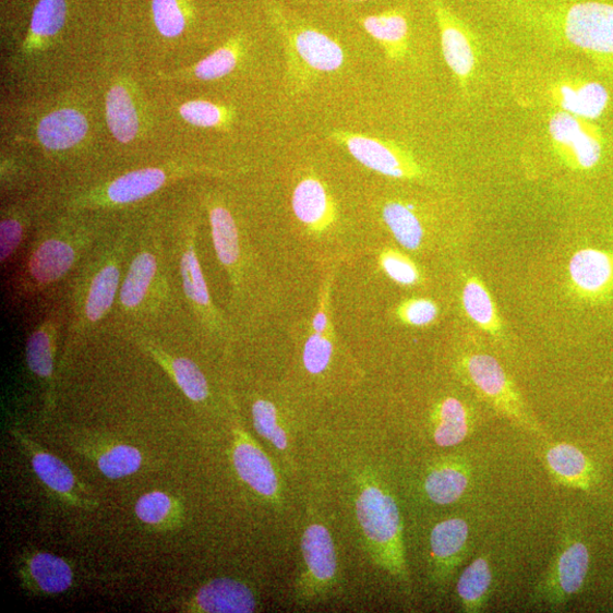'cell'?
<instances>
[{"label":"cell","mask_w":613,"mask_h":613,"mask_svg":"<svg viewBox=\"0 0 613 613\" xmlns=\"http://www.w3.org/2000/svg\"><path fill=\"white\" fill-rule=\"evenodd\" d=\"M509 8L519 21L536 32L581 50L613 56V5L599 2L544 4L515 0Z\"/></svg>","instance_id":"obj_1"},{"label":"cell","mask_w":613,"mask_h":613,"mask_svg":"<svg viewBox=\"0 0 613 613\" xmlns=\"http://www.w3.org/2000/svg\"><path fill=\"white\" fill-rule=\"evenodd\" d=\"M357 518L376 564L404 585L409 584L402 519L395 496L368 481L356 501Z\"/></svg>","instance_id":"obj_2"},{"label":"cell","mask_w":613,"mask_h":613,"mask_svg":"<svg viewBox=\"0 0 613 613\" xmlns=\"http://www.w3.org/2000/svg\"><path fill=\"white\" fill-rule=\"evenodd\" d=\"M462 365L473 389L498 414L529 433L544 435L517 386L494 357L471 354L462 360Z\"/></svg>","instance_id":"obj_3"},{"label":"cell","mask_w":613,"mask_h":613,"mask_svg":"<svg viewBox=\"0 0 613 613\" xmlns=\"http://www.w3.org/2000/svg\"><path fill=\"white\" fill-rule=\"evenodd\" d=\"M590 566V550L579 531L566 529L553 562L534 589V601L552 610L564 608L582 590Z\"/></svg>","instance_id":"obj_4"},{"label":"cell","mask_w":613,"mask_h":613,"mask_svg":"<svg viewBox=\"0 0 613 613\" xmlns=\"http://www.w3.org/2000/svg\"><path fill=\"white\" fill-rule=\"evenodd\" d=\"M549 134L555 154L574 171H590L602 159L604 137L591 120L554 111Z\"/></svg>","instance_id":"obj_5"},{"label":"cell","mask_w":613,"mask_h":613,"mask_svg":"<svg viewBox=\"0 0 613 613\" xmlns=\"http://www.w3.org/2000/svg\"><path fill=\"white\" fill-rule=\"evenodd\" d=\"M445 62L466 91L478 67V40L470 27L443 0H431Z\"/></svg>","instance_id":"obj_6"},{"label":"cell","mask_w":613,"mask_h":613,"mask_svg":"<svg viewBox=\"0 0 613 613\" xmlns=\"http://www.w3.org/2000/svg\"><path fill=\"white\" fill-rule=\"evenodd\" d=\"M13 437L29 458L38 479L67 504L81 508L95 506L92 503L87 489L74 477L71 468L60 458L40 448L27 435L14 430Z\"/></svg>","instance_id":"obj_7"},{"label":"cell","mask_w":613,"mask_h":613,"mask_svg":"<svg viewBox=\"0 0 613 613\" xmlns=\"http://www.w3.org/2000/svg\"><path fill=\"white\" fill-rule=\"evenodd\" d=\"M337 137L359 163L380 175L396 179L422 176L412 156L392 143L359 134L340 133Z\"/></svg>","instance_id":"obj_8"},{"label":"cell","mask_w":613,"mask_h":613,"mask_svg":"<svg viewBox=\"0 0 613 613\" xmlns=\"http://www.w3.org/2000/svg\"><path fill=\"white\" fill-rule=\"evenodd\" d=\"M568 275L575 296L592 303L603 302L613 295V254L594 248L580 249L570 259Z\"/></svg>","instance_id":"obj_9"},{"label":"cell","mask_w":613,"mask_h":613,"mask_svg":"<svg viewBox=\"0 0 613 613\" xmlns=\"http://www.w3.org/2000/svg\"><path fill=\"white\" fill-rule=\"evenodd\" d=\"M75 448L96 462L103 476L109 480L131 477L144 462L142 453L132 445L99 435L79 436Z\"/></svg>","instance_id":"obj_10"},{"label":"cell","mask_w":613,"mask_h":613,"mask_svg":"<svg viewBox=\"0 0 613 613\" xmlns=\"http://www.w3.org/2000/svg\"><path fill=\"white\" fill-rule=\"evenodd\" d=\"M469 526L462 518H450L434 526L431 533L433 577L447 582L465 560L468 550Z\"/></svg>","instance_id":"obj_11"},{"label":"cell","mask_w":613,"mask_h":613,"mask_svg":"<svg viewBox=\"0 0 613 613\" xmlns=\"http://www.w3.org/2000/svg\"><path fill=\"white\" fill-rule=\"evenodd\" d=\"M233 465L239 478L260 495L276 500L280 484L271 459L243 430L236 432Z\"/></svg>","instance_id":"obj_12"},{"label":"cell","mask_w":613,"mask_h":613,"mask_svg":"<svg viewBox=\"0 0 613 613\" xmlns=\"http://www.w3.org/2000/svg\"><path fill=\"white\" fill-rule=\"evenodd\" d=\"M20 576L26 589L48 597L65 593L74 580L72 566L67 561L41 551L23 556Z\"/></svg>","instance_id":"obj_13"},{"label":"cell","mask_w":613,"mask_h":613,"mask_svg":"<svg viewBox=\"0 0 613 613\" xmlns=\"http://www.w3.org/2000/svg\"><path fill=\"white\" fill-rule=\"evenodd\" d=\"M544 458L550 478L561 486L589 492L599 481L594 464L573 444H552Z\"/></svg>","instance_id":"obj_14"},{"label":"cell","mask_w":613,"mask_h":613,"mask_svg":"<svg viewBox=\"0 0 613 613\" xmlns=\"http://www.w3.org/2000/svg\"><path fill=\"white\" fill-rule=\"evenodd\" d=\"M257 606L255 594L245 584L217 578L206 585L185 605L189 612L250 613Z\"/></svg>","instance_id":"obj_15"},{"label":"cell","mask_w":613,"mask_h":613,"mask_svg":"<svg viewBox=\"0 0 613 613\" xmlns=\"http://www.w3.org/2000/svg\"><path fill=\"white\" fill-rule=\"evenodd\" d=\"M550 94L561 110L591 121L604 113L610 99L608 91L601 83L581 77L555 82Z\"/></svg>","instance_id":"obj_16"},{"label":"cell","mask_w":613,"mask_h":613,"mask_svg":"<svg viewBox=\"0 0 613 613\" xmlns=\"http://www.w3.org/2000/svg\"><path fill=\"white\" fill-rule=\"evenodd\" d=\"M301 551L306 566L305 580L315 590L329 587L337 576L338 560L327 528L320 524L306 528L301 540Z\"/></svg>","instance_id":"obj_17"},{"label":"cell","mask_w":613,"mask_h":613,"mask_svg":"<svg viewBox=\"0 0 613 613\" xmlns=\"http://www.w3.org/2000/svg\"><path fill=\"white\" fill-rule=\"evenodd\" d=\"M470 480L471 467L466 459H443L430 469L424 491L433 504L449 506L466 494Z\"/></svg>","instance_id":"obj_18"},{"label":"cell","mask_w":613,"mask_h":613,"mask_svg":"<svg viewBox=\"0 0 613 613\" xmlns=\"http://www.w3.org/2000/svg\"><path fill=\"white\" fill-rule=\"evenodd\" d=\"M76 260V249L65 240L48 239L40 243L29 263L27 275L38 286H49L58 283L73 267Z\"/></svg>","instance_id":"obj_19"},{"label":"cell","mask_w":613,"mask_h":613,"mask_svg":"<svg viewBox=\"0 0 613 613\" xmlns=\"http://www.w3.org/2000/svg\"><path fill=\"white\" fill-rule=\"evenodd\" d=\"M432 423L435 444L441 448H452L470 435L473 418L470 409L461 400L449 397L436 406Z\"/></svg>","instance_id":"obj_20"},{"label":"cell","mask_w":613,"mask_h":613,"mask_svg":"<svg viewBox=\"0 0 613 613\" xmlns=\"http://www.w3.org/2000/svg\"><path fill=\"white\" fill-rule=\"evenodd\" d=\"M293 44L303 62L316 71H337L345 62L340 45L311 27H299Z\"/></svg>","instance_id":"obj_21"},{"label":"cell","mask_w":613,"mask_h":613,"mask_svg":"<svg viewBox=\"0 0 613 613\" xmlns=\"http://www.w3.org/2000/svg\"><path fill=\"white\" fill-rule=\"evenodd\" d=\"M88 122L74 109L56 110L41 120L38 136L41 144L51 151L73 147L86 136Z\"/></svg>","instance_id":"obj_22"},{"label":"cell","mask_w":613,"mask_h":613,"mask_svg":"<svg viewBox=\"0 0 613 613\" xmlns=\"http://www.w3.org/2000/svg\"><path fill=\"white\" fill-rule=\"evenodd\" d=\"M362 26L386 50L392 60L405 58L409 41V21L401 10H389L361 20Z\"/></svg>","instance_id":"obj_23"},{"label":"cell","mask_w":613,"mask_h":613,"mask_svg":"<svg viewBox=\"0 0 613 613\" xmlns=\"http://www.w3.org/2000/svg\"><path fill=\"white\" fill-rule=\"evenodd\" d=\"M493 573L486 558L473 561L460 575L457 582V594L464 612H482L491 597Z\"/></svg>","instance_id":"obj_24"},{"label":"cell","mask_w":613,"mask_h":613,"mask_svg":"<svg viewBox=\"0 0 613 613\" xmlns=\"http://www.w3.org/2000/svg\"><path fill=\"white\" fill-rule=\"evenodd\" d=\"M292 206L298 219L313 229L330 220L332 202L324 185L316 179H304L293 192Z\"/></svg>","instance_id":"obj_25"},{"label":"cell","mask_w":613,"mask_h":613,"mask_svg":"<svg viewBox=\"0 0 613 613\" xmlns=\"http://www.w3.org/2000/svg\"><path fill=\"white\" fill-rule=\"evenodd\" d=\"M167 181V175L160 169H145L130 172L106 189V199L111 204L124 205L142 201Z\"/></svg>","instance_id":"obj_26"},{"label":"cell","mask_w":613,"mask_h":613,"mask_svg":"<svg viewBox=\"0 0 613 613\" xmlns=\"http://www.w3.org/2000/svg\"><path fill=\"white\" fill-rule=\"evenodd\" d=\"M158 364L170 374L180 387L181 392L193 402H203L208 398V383L193 361L187 358H175L166 354L161 350L148 347Z\"/></svg>","instance_id":"obj_27"},{"label":"cell","mask_w":613,"mask_h":613,"mask_svg":"<svg viewBox=\"0 0 613 613\" xmlns=\"http://www.w3.org/2000/svg\"><path fill=\"white\" fill-rule=\"evenodd\" d=\"M462 304L468 317L491 336L503 333V321L485 285L477 276H470L462 290Z\"/></svg>","instance_id":"obj_28"},{"label":"cell","mask_w":613,"mask_h":613,"mask_svg":"<svg viewBox=\"0 0 613 613\" xmlns=\"http://www.w3.org/2000/svg\"><path fill=\"white\" fill-rule=\"evenodd\" d=\"M120 278V266L115 262L104 265L96 273L85 304V314L91 322L100 321L109 312L119 290Z\"/></svg>","instance_id":"obj_29"},{"label":"cell","mask_w":613,"mask_h":613,"mask_svg":"<svg viewBox=\"0 0 613 613\" xmlns=\"http://www.w3.org/2000/svg\"><path fill=\"white\" fill-rule=\"evenodd\" d=\"M108 127L121 143L132 142L139 130L136 110L130 95L122 86L111 88L106 99Z\"/></svg>","instance_id":"obj_30"},{"label":"cell","mask_w":613,"mask_h":613,"mask_svg":"<svg viewBox=\"0 0 613 613\" xmlns=\"http://www.w3.org/2000/svg\"><path fill=\"white\" fill-rule=\"evenodd\" d=\"M156 273L157 260L153 254L141 253L134 259L120 292L125 309H136L144 301Z\"/></svg>","instance_id":"obj_31"},{"label":"cell","mask_w":613,"mask_h":613,"mask_svg":"<svg viewBox=\"0 0 613 613\" xmlns=\"http://www.w3.org/2000/svg\"><path fill=\"white\" fill-rule=\"evenodd\" d=\"M209 217L216 255L223 265L232 267L240 255L235 218L229 211L223 207H214Z\"/></svg>","instance_id":"obj_32"},{"label":"cell","mask_w":613,"mask_h":613,"mask_svg":"<svg viewBox=\"0 0 613 613\" xmlns=\"http://www.w3.org/2000/svg\"><path fill=\"white\" fill-rule=\"evenodd\" d=\"M383 218L402 247L409 250L421 247L424 230L420 218L410 207L401 203H388L384 207Z\"/></svg>","instance_id":"obj_33"},{"label":"cell","mask_w":613,"mask_h":613,"mask_svg":"<svg viewBox=\"0 0 613 613\" xmlns=\"http://www.w3.org/2000/svg\"><path fill=\"white\" fill-rule=\"evenodd\" d=\"M55 332L51 324H45L32 334L26 344L27 366L48 384L52 383L53 375Z\"/></svg>","instance_id":"obj_34"},{"label":"cell","mask_w":613,"mask_h":613,"mask_svg":"<svg viewBox=\"0 0 613 613\" xmlns=\"http://www.w3.org/2000/svg\"><path fill=\"white\" fill-rule=\"evenodd\" d=\"M181 275L187 297L203 310L211 306V297L203 269L193 244H189L181 259Z\"/></svg>","instance_id":"obj_35"},{"label":"cell","mask_w":613,"mask_h":613,"mask_svg":"<svg viewBox=\"0 0 613 613\" xmlns=\"http://www.w3.org/2000/svg\"><path fill=\"white\" fill-rule=\"evenodd\" d=\"M135 515L149 526L169 525L178 516L176 500L161 491H153L137 500Z\"/></svg>","instance_id":"obj_36"},{"label":"cell","mask_w":613,"mask_h":613,"mask_svg":"<svg viewBox=\"0 0 613 613\" xmlns=\"http://www.w3.org/2000/svg\"><path fill=\"white\" fill-rule=\"evenodd\" d=\"M65 17V0H40L34 12L32 32L38 37H51L62 29Z\"/></svg>","instance_id":"obj_37"},{"label":"cell","mask_w":613,"mask_h":613,"mask_svg":"<svg viewBox=\"0 0 613 613\" xmlns=\"http://www.w3.org/2000/svg\"><path fill=\"white\" fill-rule=\"evenodd\" d=\"M253 420L257 433L272 442L277 450L288 448V436L286 431L277 422L275 406L266 400H259L253 406Z\"/></svg>","instance_id":"obj_38"},{"label":"cell","mask_w":613,"mask_h":613,"mask_svg":"<svg viewBox=\"0 0 613 613\" xmlns=\"http://www.w3.org/2000/svg\"><path fill=\"white\" fill-rule=\"evenodd\" d=\"M237 51L233 47L219 48L194 67V76L201 80H216L228 75L237 65Z\"/></svg>","instance_id":"obj_39"},{"label":"cell","mask_w":613,"mask_h":613,"mask_svg":"<svg viewBox=\"0 0 613 613\" xmlns=\"http://www.w3.org/2000/svg\"><path fill=\"white\" fill-rule=\"evenodd\" d=\"M153 13L163 36L173 38L183 32L185 20L177 0H153Z\"/></svg>","instance_id":"obj_40"},{"label":"cell","mask_w":613,"mask_h":613,"mask_svg":"<svg viewBox=\"0 0 613 613\" xmlns=\"http://www.w3.org/2000/svg\"><path fill=\"white\" fill-rule=\"evenodd\" d=\"M381 265L392 280L401 286H413L421 275L414 263L396 250H386L381 257Z\"/></svg>","instance_id":"obj_41"},{"label":"cell","mask_w":613,"mask_h":613,"mask_svg":"<svg viewBox=\"0 0 613 613\" xmlns=\"http://www.w3.org/2000/svg\"><path fill=\"white\" fill-rule=\"evenodd\" d=\"M333 353L332 342L323 336L315 333L306 340L303 349V364L306 371L317 375L323 373L330 361Z\"/></svg>","instance_id":"obj_42"},{"label":"cell","mask_w":613,"mask_h":613,"mask_svg":"<svg viewBox=\"0 0 613 613\" xmlns=\"http://www.w3.org/2000/svg\"><path fill=\"white\" fill-rule=\"evenodd\" d=\"M181 117L190 124L212 128L225 120V110L208 101H190L180 108Z\"/></svg>","instance_id":"obj_43"},{"label":"cell","mask_w":613,"mask_h":613,"mask_svg":"<svg viewBox=\"0 0 613 613\" xmlns=\"http://www.w3.org/2000/svg\"><path fill=\"white\" fill-rule=\"evenodd\" d=\"M437 314V305L424 298L407 300L399 309L400 318L412 326H428L436 320Z\"/></svg>","instance_id":"obj_44"},{"label":"cell","mask_w":613,"mask_h":613,"mask_svg":"<svg viewBox=\"0 0 613 613\" xmlns=\"http://www.w3.org/2000/svg\"><path fill=\"white\" fill-rule=\"evenodd\" d=\"M23 240L22 223L14 218H7L0 225V261L8 262L15 253Z\"/></svg>","instance_id":"obj_45"},{"label":"cell","mask_w":613,"mask_h":613,"mask_svg":"<svg viewBox=\"0 0 613 613\" xmlns=\"http://www.w3.org/2000/svg\"><path fill=\"white\" fill-rule=\"evenodd\" d=\"M327 325H328L327 315L324 312V310H321L316 314V316L314 318V322H313V327H314L315 333L323 334L326 330Z\"/></svg>","instance_id":"obj_46"},{"label":"cell","mask_w":613,"mask_h":613,"mask_svg":"<svg viewBox=\"0 0 613 613\" xmlns=\"http://www.w3.org/2000/svg\"><path fill=\"white\" fill-rule=\"evenodd\" d=\"M349 2H365V0H349Z\"/></svg>","instance_id":"obj_47"}]
</instances>
